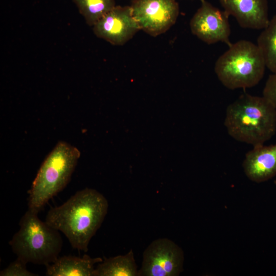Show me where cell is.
<instances>
[{
    "instance_id": "cell-1",
    "label": "cell",
    "mask_w": 276,
    "mask_h": 276,
    "mask_svg": "<svg viewBox=\"0 0 276 276\" xmlns=\"http://www.w3.org/2000/svg\"><path fill=\"white\" fill-rule=\"evenodd\" d=\"M108 209L106 198L97 190L85 188L59 206L50 209L45 221L62 233L75 249L87 252Z\"/></svg>"
},
{
    "instance_id": "cell-2",
    "label": "cell",
    "mask_w": 276,
    "mask_h": 276,
    "mask_svg": "<svg viewBox=\"0 0 276 276\" xmlns=\"http://www.w3.org/2000/svg\"><path fill=\"white\" fill-rule=\"evenodd\" d=\"M224 124L235 140L263 145L276 132V109L263 96L245 94L228 105Z\"/></svg>"
},
{
    "instance_id": "cell-3",
    "label": "cell",
    "mask_w": 276,
    "mask_h": 276,
    "mask_svg": "<svg viewBox=\"0 0 276 276\" xmlns=\"http://www.w3.org/2000/svg\"><path fill=\"white\" fill-rule=\"evenodd\" d=\"M80 156L76 147L59 142L41 164L28 191V209L39 213L67 185Z\"/></svg>"
},
{
    "instance_id": "cell-4",
    "label": "cell",
    "mask_w": 276,
    "mask_h": 276,
    "mask_svg": "<svg viewBox=\"0 0 276 276\" xmlns=\"http://www.w3.org/2000/svg\"><path fill=\"white\" fill-rule=\"evenodd\" d=\"M19 229L9 241L17 258L26 263L47 266L59 257L63 241L59 231L28 209L19 222Z\"/></svg>"
},
{
    "instance_id": "cell-5",
    "label": "cell",
    "mask_w": 276,
    "mask_h": 276,
    "mask_svg": "<svg viewBox=\"0 0 276 276\" xmlns=\"http://www.w3.org/2000/svg\"><path fill=\"white\" fill-rule=\"evenodd\" d=\"M266 68L257 44L240 40L232 43L220 56L216 61L214 70L222 84L234 90L257 85L263 78Z\"/></svg>"
},
{
    "instance_id": "cell-6",
    "label": "cell",
    "mask_w": 276,
    "mask_h": 276,
    "mask_svg": "<svg viewBox=\"0 0 276 276\" xmlns=\"http://www.w3.org/2000/svg\"><path fill=\"white\" fill-rule=\"evenodd\" d=\"M177 0H133L132 15L140 30L156 37L174 25L179 13Z\"/></svg>"
},
{
    "instance_id": "cell-7",
    "label": "cell",
    "mask_w": 276,
    "mask_h": 276,
    "mask_svg": "<svg viewBox=\"0 0 276 276\" xmlns=\"http://www.w3.org/2000/svg\"><path fill=\"white\" fill-rule=\"evenodd\" d=\"M183 252L167 238L153 241L145 249L139 275L176 276L183 270Z\"/></svg>"
},
{
    "instance_id": "cell-8",
    "label": "cell",
    "mask_w": 276,
    "mask_h": 276,
    "mask_svg": "<svg viewBox=\"0 0 276 276\" xmlns=\"http://www.w3.org/2000/svg\"><path fill=\"white\" fill-rule=\"evenodd\" d=\"M200 1V7L190 20L192 33L207 44L221 42L230 45L229 15L206 0Z\"/></svg>"
},
{
    "instance_id": "cell-9",
    "label": "cell",
    "mask_w": 276,
    "mask_h": 276,
    "mask_svg": "<svg viewBox=\"0 0 276 276\" xmlns=\"http://www.w3.org/2000/svg\"><path fill=\"white\" fill-rule=\"evenodd\" d=\"M95 35L111 44L122 45L140 30L130 6H116L93 26Z\"/></svg>"
},
{
    "instance_id": "cell-10",
    "label": "cell",
    "mask_w": 276,
    "mask_h": 276,
    "mask_svg": "<svg viewBox=\"0 0 276 276\" xmlns=\"http://www.w3.org/2000/svg\"><path fill=\"white\" fill-rule=\"evenodd\" d=\"M224 10L245 29H263L268 24L267 0H219Z\"/></svg>"
},
{
    "instance_id": "cell-11",
    "label": "cell",
    "mask_w": 276,
    "mask_h": 276,
    "mask_svg": "<svg viewBox=\"0 0 276 276\" xmlns=\"http://www.w3.org/2000/svg\"><path fill=\"white\" fill-rule=\"evenodd\" d=\"M242 166L252 181L260 183L276 175V144L253 147L245 154Z\"/></svg>"
},
{
    "instance_id": "cell-12",
    "label": "cell",
    "mask_w": 276,
    "mask_h": 276,
    "mask_svg": "<svg viewBox=\"0 0 276 276\" xmlns=\"http://www.w3.org/2000/svg\"><path fill=\"white\" fill-rule=\"evenodd\" d=\"M103 261L101 258L73 256L59 257L53 263L47 265V276H94L95 265Z\"/></svg>"
},
{
    "instance_id": "cell-13",
    "label": "cell",
    "mask_w": 276,
    "mask_h": 276,
    "mask_svg": "<svg viewBox=\"0 0 276 276\" xmlns=\"http://www.w3.org/2000/svg\"><path fill=\"white\" fill-rule=\"evenodd\" d=\"M139 271L132 250L124 255L106 258L95 267L94 276H136Z\"/></svg>"
},
{
    "instance_id": "cell-14",
    "label": "cell",
    "mask_w": 276,
    "mask_h": 276,
    "mask_svg": "<svg viewBox=\"0 0 276 276\" xmlns=\"http://www.w3.org/2000/svg\"><path fill=\"white\" fill-rule=\"evenodd\" d=\"M257 39V45L264 58L266 68L276 73V14Z\"/></svg>"
},
{
    "instance_id": "cell-15",
    "label": "cell",
    "mask_w": 276,
    "mask_h": 276,
    "mask_svg": "<svg viewBox=\"0 0 276 276\" xmlns=\"http://www.w3.org/2000/svg\"><path fill=\"white\" fill-rule=\"evenodd\" d=\"M86 23L93 27L116 5L115 0H72Z\"/></svg>"
},
{
    "instance_id": "cell-16",
    "label": "cell",
    "mask_w": 276,
    "mask_h": 276,
    "mask_svg": "<svg viewBox=\"0 0 276 276\" xmlns=\"http://www.w3.org/2000/svg\"><path fill=\"white\" fill-rule=\"evenodd\" d=\"M27 263L17 258L6 268L1 270V276H36V273L29 271L27 268Z\"/></svg>"
},
{
    "instance_id": "cell-17",
    "label": "cell",
    "mask_w": 276,
    "mask_h": 276,
    "mask_svg": "<svg viewBox=\"0 0 276 276\" xmlns=\"http://www.w3.org/2000/svg\"><path fill=\"white\" fill-rule=\"evenodd\" d=\"M263 96L276 109V73L268 76L263 88Z\"/></svg>"
},
{
    "instance_id": "cell-18",
    "label": "cell",
    "mask_w": 276,
    "mask_h": 276,
    "mask_svg": "<svg viewBox=\"0 0 276 276\" xmlns=\"http://www.w3.org/2000/svg\"><path fill=\"white\" fill-rule=\"evenodd\" d=\"M276 2V0H274Z\"/></svg>"
}]
</instances>
